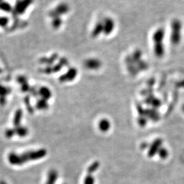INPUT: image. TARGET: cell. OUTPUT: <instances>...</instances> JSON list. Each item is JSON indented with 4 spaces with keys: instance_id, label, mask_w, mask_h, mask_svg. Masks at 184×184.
<instances>
[{
    "instance_id": "603a6c76",
    "label": "cell",
    "mask_w": 184,
    "mask_h": 184,
    "mask_svg": "<svg viewBox=\"0 0 184 184\" xmlns=\"http://www.w3.org/2000/svg\"><path fill=\"white\" fill-rule=\"evenodd\" d=\"M16 134L15 129H7L5 131V136L7 138H12Z\"/></svg>"
},
{
    "instance_id": "6da1fadb",
    "label": "cell",
    "mask_w": 184,
    "mask_h": 184,
    "mask_svg": "<svg viewBox=\"0 0 184 184\" xmlns=\"http://www.w3.org/2000/svg\"><path fill=\"white\" fill-rule=\"evenodd\" d=\"M47 155V151L45 149H40L37 151H31L25 152L22 154H18L12 152L8 157L9 161L13 165H22L28 161L37 160L44 157Z\"/></svg>"
},
{
    "instance_id": "7402d4cb",
    "label": "cell",
    "mask_w": 184,
    "mask_h": 184,
    "mask_svg": "<svg viewBox=\"0 0 184 184\" xmlns=\"http://www.w3.org/2000/svg\"><path fill=\"white\" fill-rule=\"evenodd\" d=\"M25 105L27 107V110L29 111V112L30 113H32L34 112V109L32 108L31 105V102H30V98L28 96H26L25 99Z\"/></svg>"
},
{
    "instance_id": "e0dca14e",
    "label": "cell",
    "mask_w": 184,
    "mask_h": 184,
    "mask_svg": "<svg viewBox=\"0 0 184 184\" xmlns=\"http://www.w3.org/2000/svg\"><path fill=\"white\" fill-rule=\"evenodd\" d=\"M62 20L60 18V16H56L53 18V21H52V26L55 29L59 28L61 24H62Z\"/></svg>"
},
{
    "instance_id": "7a4b0ae2",
    "label": "cell",
    "mask_w": 184,
    "mask_h": 184,
    "mask_svg": "<svg viewBox=\"0 0 184 184\" xmlns=\"http://www.w3.org/2000/svg\"><path fill=\"white\" fill-rule=\"evenodd\" d=\"M182 25L181 22L178 19H175L172 23L171 32V41L175 44H178L182 38Z\"/></svg>"
},
{
    "instance_id": "44dd1931",
    "label": "cell",
    "mask_w": 184,
    "mask_h": 184,
    "mask_svg": "<svg viewBox=\"0 0 184 184\" xmlns=\"http://www.w3.org/2000/svg\"><path fill=\"white\" fill-rule=\"evenodd\" d=\"M99 167V163L97 162H94L90 166H89L88 169V172L89 173H92L93 172H95Z\"/></svg>"
},
{
    "instance_id": "f1b7e54d",
    "label": "cell",
    "mask_w": 184,
    "mask_h": 184,
    "mask_svg": "<svg viewBox=\"0 0 184 184\" xmlns=\"http://www.w3.org/2000/svg\"><path fill=\"white\" fill-rule=\"evenodd\" d=\"M176 85L179 87H184V80H182L181 81H179V83H178L176 84Z\"/></svg>"
},
{
    "instance_id": "cb8c5ba5",
    "label": "cell",
    "mask_w": 184,
    "mask_h": 184,
    "mask_svg": "<svg viewBox=\"0 0 184 184\" xmlns=\"http://www.w3.org/2000/svg\"><path fill=\"white\" fill-rule=\"evenodd\" d=\"M138 123L139 124V125L142 127H144L146 125L147 123V117L144 116H141L139 117V118L138 119Z\"/></svg>"
},
{
    "instance_id": "f546056e",
    "label": "cell",
    "mask_w": 184,
    "mask_h": 184,
    "mask_svg": "<svg viewBox=\"0 0 184 184\" xmlns=\"http://www.w3.org/2000/svg\"><path fill=\"white\" fill-rule=\"evenodd\" d=\"M182 111L184 112V105L182 106Z\"/></svg>"
},
{
    "instance_id": "5bb4252c",
    "label": "cell",
    "mask_w": 184,
    "mask_h": 184,
    "mask_svg": "<svg viewBox=\"0 0 184 184\" xmlns=\"http://www.w3.org/2000/svg\"><path fill=\"white\" fill-rule=\"evenodd\" d=\"M16 134L18 135L20 137H25L28 134V130L23 126H18L15 127V128Z\"/></svg>"
},
{
    "instance_id": "52a82bcc",
    "label": "cell",
    "mask_w": 184,
    "mask_h": 184,
    "mask_svg": "<svg viewBox=\"0 0 184 184\" xmlns=\"http://www.w3.org/2000/svg\"><path fill=\"white\" fill-rule=\"evenodd\" d=\"M84 65L89 70H97L101 66V62L96 59H89L85 62Z\"/></svg>"
},
{
    "instance_id": "4fadbf2b",
    "label": "cell",
    "mask_w": 184,
    "mask_h": 184,
    "mask_svg": "<svg viewBox=\"0 0 184 184\" xmlns=\"http://www.w3.org/2000/svg\"><path fill=\"white\" fill-rule=\"evenodd\" d=\"M104 26H105V27L104 28L105 32L107 34H110L114 28V21L112 20H111V19H107V20H105V22Z\"/></svg>"
},
{
    "instance_id": "8fae6325",
    "label": "cell",
    "mask_w": 184,
    "mask_h": 184,
    "mask_svg": "<svg viewBox=\"0 0 184 184\" xmlns=\"http://www.w3.org/2000/svg\"><path fill=\"white\" fill-rule=\"evenodd\" d=\"M146 102H147L146 103H147L148 104H151L152 106L155 108H159L162 105L161 101L155 97L154 98L152 95H150V97H148L146 100Z\"/></svg>"
},
{
    "instance_id": "8992f818",
    "label": "cell",
    "mask_w": 184,
    "mask_h": 184,
    "mask_svg": "<svg viewBox=\"0 0 184 184\" xmlns=\"http://www.w3.org/2000/svg\"><path fill=\"white\" fill-rule=\"evenodd\" d=\"M77 75V71L75 68H70L68 71L64 75H62L59 78L60 82L71 81L75 79Z\"/></svg>"
},
{
    "instance_id": "4316f807",
    "label": "cell",
    "mask_w": 184,
    "mask_h": 184,
    "mask_svg": "<svg viewBox=\"0 0 184 184\" xmlns=\"http://www.w3.org/2000/svg\"><path fill=\"white\" fill-rule=\"evenodd\" d=\"M18 81L19 83L20 84H23V83H25L27 82V79L24 76H19L18 78Z\"/></svg>"
},
{
    "instance_id": "ba28073f",
    "label": "cell",
    "mask_w": 184,
    "mask_h": 184,
    "mask_svg": "<svg viewBox=\"0 0 184 184\" xmlns=\"http://www.w3.org/2000/svg\"><path fill=\"white\" fill-rule=\"evenodd\" d=\"M145 115L146 117L149 118L151 120L154 121H157L160 118L158 112L156 110H145Z\"/></svg>"
},
{
    "instance_id": "5b68a950",
    "label": "cell",
    "mask_w": 184,
    "mask_h": 184,
    "mask_svg": "<svg viewBox=\"0 0 184 184\" xmlns=\"http://www.w3.org/2000/svg\"><path fill=\"white\" fill-rule=\"evenodd\" d=\"M32 0H20L17 2L16 12L18 14H23L31 4Z\"/></svg>"
},
{
    "instance_id": "7c38bea8",
    "label": "cell",
    "mask_w": 184,
    "mask_h": 184,
    "mask_svg": "<svg viewBox=\"0 0 184 184\" xmlns=\"http://www.w3.org/2000/svg\"><path fill=\"white\" fill-rule=\"evenodd\" d=\"M22 116H23V112L22 110L16 111L13 118V124L15 127L20 126Z\"/></svg>"
},
{
    "instance_id": "2e32d148",
    "label": "cell",
    "mask_w": 184,
    "mask_h": 184,
    "mask_svg": "<svg viewBox=\"0 0 184 184\" xmlns=\"http://www.w3.org/2000/svg\"><path fill=\"white\" fill-rule=\"evenodd\" d=\"M0 10L4 11V12L9 13L12 11V7L9 3L5 1H3L0 4Z\"/></svg>"
},
{
    "instance_id": "ac0fdd59",
    "label": "cell",
    "mask_w": 184,
    "mask_h": 184,
    "mask_svg": "<svg viewBox=\"0 0 184 184\" xmlns=\"http://www.w3.org/2000/svg\"><path fill=\"white\" fill-rule=\"evenodd\" d=\"M57 173L55 170L50 171V172L49 173V176L48 184H52V183H53L54 182H55L56 178H57Z\"/></svg>"
},
{
    "instance_id": "9c48e42d",
    "label": "cell",
    "mask_w": 184,
    "mask_h": 184,
    "mask_svg": "<svg viewBox=\"0 0 184 184\" xmlns=\"http://www.w3.org/2000/svg\"><path fill=\"white\" fill-rule=\"evenodd\" d=\"M38 94L41 96L42 99H44L46 101L50 99L52 95L51 90L46 87H42L41 88H40L38 92Z\"/></svg>"
},
{
    "instance_id": "9a60e30c",
    "label": "cell",
    "mask_w": 184,
    "mask_h": 184,
    "mask_svg": "<svg viewBox=\"0 0 184 184\" xmlns=\"http://www.w3.org/2000/svg\"><path fill=\"white\" fill-rule=\"evenodd\" d=\"M36 108L38 110H47L49 108V104L47 102L46 100L44 99H41L37 101Z\"/></svg>"
},
{
    "instance_id": "484cf974",
    "label": "cell",
    "mask_w": 184,
    "mask_h": 184,
    "mask_svg": "<svg viewBox=\"0 0 184 184\" xmlns=\"http://www.w3.org/2000/svg\"><path fill=\"white\" fill-rule=\"evenodd\" d=\"M31 87L29 86V85L28 84V82L23 83V84H22V87H21V90L23 92H26L28 91H29L31 89Z\"/></svg>"
},
{
    "instance_id": "3957f363",
    "label": "cell",
    "mask_w": 184,
    "mask_h": 184,
    "mask_svg": "<svg viewBox=\"0 0 184 184\" xmlns=\"http://www.w3.org/2000/svg\"><path fill=\"white\" fill-rule=\"evenodd\" d=\"M165 37V32L163 29H159L156 31L154 36V41L155 42V46L154 48L155 53L158 57L163 56L165 53L164 46L163 44V40Z\"/></svg>"
},
{
    "instance_id": "4dcf8cb0",
    "label": "cell",
    "mask_w": 184,
    "mask_h": 184,
    "mask_svg": "<svg viewBox=\"0 0 184 184\" xmlns=\"http://www.w3.org/2000/svg\"><path fill=\"white\" fill-rule=\"evenodd\" d=\"M4 1V0H0V4L1 3V2H2Z\"/></svg>"
},
{
    "instance_id": "ffe728a7",
    "label": "cell",
    "mask_w": 184,
    "mask_h": 184,
    "mask_svg": "<svg viewBox=\"0 0 184 184\" xmlns=\"http://www.w3.org/2000/svg\"><path fill=\"white\" fill-rule=\"evenodd\" d=\"M10 91L11 90L10 89L0 85V97H5L6 95L10 93Z\"/></svg>"
},
{
    "instance_id": "277c9868",
    "label": "cell",
    "mask_w": 184,
    "mask_h": 184,
    "mask_svg": "<svg viewBox=\"0 0 184 184\" xmlns=\"http://www.w3.org/2000/svg\"><path fill=\"white\" fill-rule=\"evenodd\" d=\"M163 144V140L160 138L155 139L152 144L150 145L149 149L148 152V155L149 157H152L157 153H158L160 149L162 148Z\"/></svg>"
},
{
    "instance_id": "d4e9b609",
    "label": "cell",
    "mask_w": 184,
    "mask_h": 184,
    "mask_svg": "<svg viewBox=\"0 0 184 184\" xmlns=\"http://www.w3.org/2000/svg\"><path fill=\"white\" fill-rule=\"evenodd\" d=\"M9 22V19L6 17H0V26L4 27Z\"/></svg>"
},
{
    "instance_id": "30bf717a",
    "label": "cell",
    "mask_w": 184,
    "mask_h": 184,
    "mask_svg": "<svg viewBox=\"0 0 184 184\" xmlns=\"http://www.w3.org/2000/svg\"><path fill=\"white\" fill-rule=\"evenodd\" d=\"M111 128V123L110 121L107 119H102L99 123V129L102 132L108 131Z\"/></svg>"
},
{
    "instance_id": "d6986e66",
    "label": "cell",
    "mask_w": 184,
    "mask_h": 184,
    "mask_svg": "<svg viewBox=\"0 0 184 184\" xmlns=\"http://www.w3.org/2000/svg\"><path fill=\"white\" fill-rule=\"evenodd\" d=\"M159 157L162 159H165L169 155V152L165 148H161L158 152Z\"/></svg>"
},
{
    "instance_id": "83f0119b",
    "label": "cell",
    "mask_w": 184,
    "mask_h": 184,
    "mask_svg": "<svg viewBox=\"0 0 184 184\" xmlns=\"http://www.w3.org/2000/svg\"><path fill=\"white\" fill-rule=\"evenodd\" d=\"M93 182H94L93 178H92L91 176H88L86 178L84 183L85 184H93Z\"/></svg>"
}]
</instances>
